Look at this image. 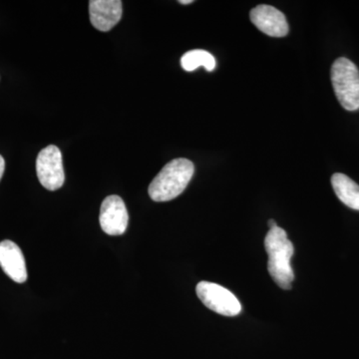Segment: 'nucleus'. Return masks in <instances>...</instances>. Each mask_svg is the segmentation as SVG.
Listing matches in <instances>:
<instances>
[{"mask_svg":"<svg viewBox=\"0 0 359 359\" xmlns=\"http://www.w3.org/2000/svg\"><path fill=\"white\" fill-rule=\"evenodd\" d=\"M264 248L269 255L268 269L271 278L280 289H292L294 275L290 259L294 248L285 231L280 226L271 229L264 238Z\"/></svg>","mask_w":359,"mask_h":359,"instance_id":"f257e3e1","label":"nucleus"},{"mask_svg":"<svg viewBox=\"0 0 359 359\" xmlns=\"http://www.w3.org/2000/svg\"><path fill=\"white\" fill-rule=\"evenodd\" d=\"M195 167L190 160L179 158L168 163L149 186V195L155 202H168L185 191Z\"/></svg>","mask_w":359,"mask_h":359,"instance_id":"f03ea898","label":"nucleus"},{"mask_svg":"<svg viewBox=\"0 0 359 359\" xmlns=\"http://www.w3.org/2000/svg\"><path fill=\"white\" fill-rule=\"evenodd\" d=\"M332 86L340 105L347 111L359 109V71L353 62L340 57L334 61L332 71Z\"/></svg>","mask_w":359,"mask_h":359,"instance_id":"7ed1b4c3","label":"nucleus"},{"mask_svg":"<svg viewBox=\"0 0 359 359\" xmlns=\"http://www.w3.org/2000/svg\"><path fill=\"white\" fill-rule=\"evenodd\" d=\"M196 292L208 309L221 316H236L242 311V306L236 295L217 283L201 282Z\"/></svg>","mask_w":359,"mask_h":359,"instance_id":"20e7f679","label":"nucleus"},{"mask_svg":"<svg viewBox=\"0 0 359 359\" xmlns=\"http://www.w3.org/2000/svg\"><path fill=\"white\" fill-rule=\"evenodd\" d=\"M37 177L41 185L49 191H56L63 186L65 181L62 154L56 146L44 148L37 156Z\"/></svg>","mask_w":359,"mask_h":359,"instance_id":"39448f33","label":"nucleus"},{"mask_svg":"<svg viewBox=\"0 0 359 359\" xmlns=\"http://www.w3.org/2000/svg\"><path fill=\"white\" fill-rule=\"evenodd\" d=\"M101 228L109 236H121L127 230L129 223L128 212L124 201L119 196H108L101 205Z\"/></svg>","mask_w":359,"mask_h":359,"instance_id":"423d86ee","label":"nucleus"},{"mask_svg":"<svg viewBox=\"0 0 359 359\" xmlns=\"http://www.w3.org/2000/svg\"><path fill=\"white\" fill-rule=\"evenodd\" d=\"M250 20L257 29L271 37H283L290 32L287 18L276 7L261 4L252 9Z\"/></svg>","mask_w":359,"mask_h":359,"instance_id":"0eeeda50","label":"nucleus"},{"mask_svg":"<svg viewBox=\"0 0 359 359\" xmlns=\"http://www.w3.org/2000/svg\"><path fill=\"white\" fill-rule=\"evenodd\" d=\"M122 11L120 0H91L89 2L90 21L100 32L112 29L121 20Z\"/></svg>","mask_w":359,"mask_h":359,"instance_id":"6e6552de","label":"nucleus"},{"mask_svg":"<svg viewBox=\"0 0 359 359\" xmlns=\"http://www.w3.org/2000/svg\"><path fill=\"white\" fill-rule=\"evenodd\" d=\"M0 266L15 283H23L27 280L25 256L20 248L11 241L0 243Z\"/></svg>","mask_w":359,"mask_h":359,"instance_id":"1a4fd4ad","label":"nucleus"},{"mask_svg":"<svg viewBox=\"0 0 359 359\" xmlns=\"http://www.w3.org/2000/svg\"><path fill=\"white\" fill-rule=\"evenodd\" d=\"M332 185L335 195L344 205L359 211V186L353 180L337 173L332 177Z\"/></svg>","mask_w":359,"mask_h":359,"instance_id":"9d476101","label":"nucleus"},{"mask_svg":"<svg viewBox=\"0 0 359 359\" xmlns=\"http://www.w3.org/2000/svg\"><path fill=\"white\" fill-rule=\"evenodd\" d=\"M181 65L188 72L197 69L200 66H204L205 70L211 72L216 68L217 62L210 52L196 49L184 54L181 59Z\"/></svg>","mask_w":359,"mask_h":359,"instance_id":"9b49d317","label":"nucleus"},{"mask_svg":"<svg viewBox=\"0 0 359 359\" xmlns=\"http://www.w3.org/2000/svg\"><path fill=\"white\" fill-rule=\"evenodd\" d=\"M4 169H6V162H4L2 156H0V180H1L2 176H4Z\"/></svg>","mask_w":359,"mask_h":359,"instance_id":"f8f14e48","label":"nucleus"},{"mask_svg":"<svg viewBox=\"0 0 359 359\" xmlns=\"http://www.w3.org/2000/svg\"><path fill=\"white\" fill-rule=\"evenodd\" d=\"M269 230H271V229L276 228V226H278V224H276L275 219H269Z\"/></svg>","mask_w":359,"mask_h":359,"instance_id":"ddd939ff","label":"nucleus"},{"mask_svg":"<svg viewBox=\"0 0 359 359\" xmlns=\"http://www.w3.org/2000/svg\"><path fill=\"white\" fill-rule=\"evenodd\" d=\"M180 4H185V6H187V4H193V0H181V1H179Z\"/></svg>","mask_w":359,"mask_h":359,"instance_id":"4468645a","label":"nucleus"}]
</instances>
